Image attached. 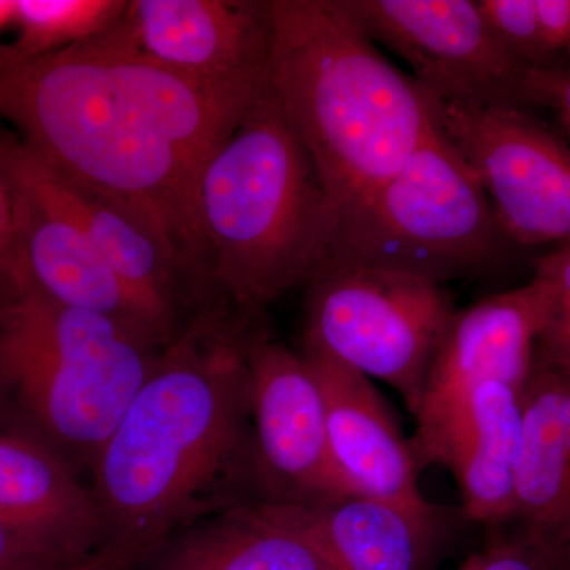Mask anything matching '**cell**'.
<instances>
[{
  "instance_id": "obj_1",
  "label": "cell",
  "mask_w": 570,
  "mask_h": 570,
  "mask_svg": "<svg viewBox=\"0 0 570 570\" xmlns=\"http://www.w3.org/2000/svg\"><path fill=\"white\" fill-rule=\"evenodd\" d=\"M265 85L190 80L134 50L115 24L47 55L0 45V119L56 174L156 228L198 287V178Z\"/></svg>"
},
{
  "instance_id": "obj_2",
  "label": "cell",
  "mask_w": 570,
  "mask_h": 570,
  "mask_svg": "<svg viewBox=\"0 0 570 570\" xmlns=\"http://www.w3.org/2000/svg\"><path fill=\"white\" fill-rule=\"evenodd\" d=\"M247 322L217 307L190 318L89 464L104 551L126 568L223 502L247 466L258 469Z\"/></svg>"
},
{
  "instance_id": "obj_3",
  "label": "cell",
  "mask_w": 570,
  "mask_h": 570,
  "mask_svg": "<svg viewBox=\"0 0 570 570\" xmlns=\"http://www.w3.org/2000/svg\"><path fill=\"white\" fill-rule=\"evenodd\" d=\"M266 86L316 165L337 220L403 168L431 127L417 82L344 0H269Z\"/></svg>"
},
{
  "instance_id": "obj_4",
  "label": "cell",
  "mask_w": 570,
  "mask_h": 570,
  "mask_svg": "<svg viewBox=\"0 0 570 570\" xmlns=\"http://www.w3.org/2000/svg\"><path fill=\"white\" fill-rule=\"evenodd\" d=\"M195 217L205 283L243 316L309 283L324 264L337 214L268 86L206 159Z\"/></svg>"
},
{
  "instance_id": "obj_5",
  "label": "cell",
  "mask_w": 570,
  "mask_h": 570,
  "mask_svg": "<svg viewBox=\"0 0 570 570\" xmlns=\"http://www.w3.org/2000/svg\"><path fill=\"white\" fill-rule=\"evenodd\" d=\"M509 242L479 179L431 122L403 168L337 220L325 262L444 285L491 268Z\"/></svg>"
},
{
  "instance_id": "obj_6",
  "label": "cell",
  "mask_w": 570,
  "mask_h": 570,
  "mask_svg": "<svg viewBox=\"0 0 570 570\" xmlns=\"http://www.w3.org/2000/svg\"><path fill=\"white\" fill-rule=\"evenodd\" d=\"M306 285L303 347L392 385L415 414L456 313L444 285L336 262H325Z\"/></svg>"
},
{
  "instance_id": "obj_7",
  "label": "cell",
  "mask_w": 570,
  "mask_h": 570,
  "mask_svg": "<svg viewBox=\"0 0 570 570\" xmlns=\"http://www.w3.org/2000/svg\"><path fill=\"white\" fill-rule=\"evenodd\" d=\"M423 96L431 122L479 179L510 242L570 243L568 141L524 108Z\"/></svg>"
},
{
  "instance_id": "obj_8",
  "label": "cell",
  "mask_w": 570,
  "mask_h": 570,
  "mask_svg": "<svg viewBox=\"0 0 570 570\" xmlns=\"http://www.w3.org/2000/svg\"><path fill=\"white\" fill-rule=\"evenodd\" d=\"M360 28L411 67L423 92L450 102L521 108L528 67L491 32L478 0H344Z\"/></svg>"
},
{
  "instance_id": "obj_9",
  "label": "cell",
  "mask_w": 570,
  "mask_h": 570,
  "mask_svg": "<svg viewBox=\"0 0 570 570\" xmlns=\"http://www.w3.org/2000/svg\"><path fill=\"white\" fill-rule=\"evenodd\" d=\"M163 348L0 347V385L52 444L91 464Z\"/></svg>"
},
{
  "instance_id": "obj_10",
  "label": "cell",
  "mask_w": 570,
  "mask_h": 570,
  "mask_svg": "<svg viewBox=\"0 0 570 570\" xmlns=\"http://www.w3.org/2000/svg\"><path fill=\"white\" fill-rule=\"evenodd\" d=\"M247 366L258 471L272 489L264 501L352 497L330 453L324 396L305 355L253 330Z\"/></svg>"
},
{
  "instance_id": "obj_11",
  "label": "cell",
  "mask_w": 570,
  "mask_h": 570,
  "mask_svg": "<svg viewBox=\"0 0 570 570\" xmlns=\"http://www.w3.org/2000/svg\"><path fill=\"white\" fill-rule=\"evenodd\" d=\"M115 29L165 69L219 88L265 85L269 0H132Z\"/></svg>"
},
{
  "instance_id": "obj_12",
  "label": "cell",
  "mask_w": 570,
  "mask_h": 570,
  "mask_svg": "<svg viewBox=\"0 0 570 570\" xmlns=\"http://www.w3.org/2000/svg\"><path fill=\"white\" fill-rule=\"evenodd\" d=\"M415 419L411 445L419 468L449 469L466 519L509 527L515 510L523 390L501 381L480 382Z\"/></svg>"
},
{
  "instance_id": "obj_13",
  "label": "cell",
  "mask_w": 570,
  "mask_h": 570,
  "mask_svg": "<svg viewBox=\"0 0 570 570\" xmlns=\"http://www.w3.org/2000/svg\"><path fill=\"white\" fill-rule=\"evenodd\" d=\"M2 148L14 198L13 236L6 254L10 268L55 302L104 314L167 346L88 236L22 167L11 135H2Z\"/></svg>"
},
{
  "instance_id": "obj_14",
  "label": "cell",
  "mask_w": 570,
  "mask_h": 570,
  "mask_svg": "<svg viewBox=\"0 0 570 570\" xmlns=\"http://www.w3.org/2000/svg\"><path fill=\"white\" fill-rule=\"evenodd\" d=\"M13 145L22 167L78 224L170 344L184 330L179 311L186 285L197 287L174 247L126 206L56 174L17 137Z\"/></svg>"
},
{
  "instance_id": "obj_15",
  "label": "cell",
  "mask_w": 570,
  "mask_h": 570,
  "mask_svg": "<svg viewBox=\"0 0 570 570\" xmlns=\"http://www.w3.org/2000/svg\"><path fill=\"white\" fill-rule=\"evenodd\" d=\"M325 404L333 463L352 494L428 505L419 464L384 397L365 374L332 356L303 347Z\"/></svg>"
},
{
  "instance_id": "obj_16",
  "label": "cell",
  "mask_w": 570,
  "mask_h": 570,
  "mask_svg": "<svg viewBox=\"0 0 570 570\" xmlns=\"http://www.w3.org/2000/svg\"><path fill=\"white\" fill-rule=\"evenodd\" d=\"M302 532L333 570H428L442 512L363 494L316 501H262Z\"/></svg>"
},
{
  "instance_id": "obj_17",
  "label": "cell",
  "mask_w": 570,
  "mask_h": 570,
  "mask_svg": "<svg viewBox=\"0 0 570 570\" xmlns=\"http://www.w3.org/2000/svg\"><path fill=\"white\" fill-rule=\"evenodd\" d=\"M543 314L546 288L538 276L456 311L434 356L415 417L480 382L501 381L524 390L534 370Z\"/></svg>"
},
{
  "instance_id": "obj_18",
  "label": "cell",
  "mask_w": 570,
  "mask_h": 570,
  "mask_svg": "<svg viewBox=\"0 0 570 570\" xmlns=\"http://www.w3.org/2000/svg\"><path fill=\"white\" fill-rule=\"evenodd\" d=\"M515 531L570 570V374L535 360L523 390Z\"/></svg>"
},
{
  "instance_id": "obj_19",
  "label": "cell",
  "mask_w": 570,
  "mask_h": 570,
  "mask_svg": "<svg viewBox=\"0 0 570 570\" xmlns=\"http://www.w3.org/2000/svg\"><path fill=\"white\" fill-rule=\"evenodd\" d=\"M0 517L80 560L104 550V523L92 491L39 439L0 433Z\"/></svg>"
},
{
  "instance_id": "obj_20",
  "label": "cell",
  "mask_w": 570,
  "mask_h": 570,
  "mask_svg": "<svg viewBox=\"0 0 570 570\" xmlns=\"http://www.w3.org/2000/svg\"><path fill=\"white\" fill-rule=\"evenodd\" d=\"M157 570H333L298 530L264 502L234 505L186 532Z\"/></svg>"
},
{
  "instance_id": "obj_21",
  "label": "cell",
  "mask_w": 570,
  "mask_h": 570,
  "mask_svg": "<svg viewBox=\"0 0 570 570\" xmlns=\"http://www.w3.org/2000/svg\"><path fill=\"white\" fill-rule=\"evenodd\" d=\"M124 0H14V48L47 55L99 36L126 10Z\"/></svg>"
},
{
  "instance_id": "obj_22",
  "label": "cell",
  "mask_w": 570,
  "mask_h": 570,
  "mask_svg": "<svg viewBox=\"0 0 570 570\" xmlns=\"http://www.w3.org/2000/svg\"><path fill=\"white\" fill-rule=\"evenodd\" d=\"M534 276L546 288L535 360L570 374V243L540 258Z\"/></svg>"
},
{
  "instance_id": "obj_23",
  "label": "cell",
  "mask_w": 570,
  "mask_h": 570,
  "mask_svg": "<svg viewBox=\"0 0 570 570\" xmlns=\"http://www.w3.org/2000/svg\"><path fill=\"white\" fill-rule=\"evenodd\" d=\"M491 32L528 69L551 67L543 47L535 0H478Z\"/></svg>"
},
{
  "instance_id": "obj_24",
  "label": "cell",
  "mask_w": 570,
  "mask_h": 570,
  "mask_svg": "<svg viewBox=\"0 0 570 570\" xmlns=\"http://www.w3.org/2000/svg\"><path fill=\"white\" fill-rule=\"evenodd\" d=\"M82 560L0 517V570H56Z\"/></svg>"
},
{
  "instance_id": "obj_25",
  "label": "cell",
  "mask_w": 570,
  "mask_h": 570,
  "mask_svg": "<svg viewBox=\"0 0 570 570\" xmlns=\"http://www.w3.org/2000/svg\"><path fill=\"white\" fill-rule=\"evenodd\" d=\"M456 570H569L554 554L534 540L513 530L499 534L482 551L472 554Z\"/></svg>"
},
{
  "instance_id": "obj_26",
  "label": "cell",
  "mask_w": 570,
  "mask_h": 570,
  "mask_svg": "<svg viewBox=\"0 0 570 570\" xmlns=\"http://www.w3.org/2000/svg\"><path fill=\"white\" fill-rule=\"evenodd\" d=\"M527 107L549 108L570 138V66L528 71L521 89V108Z\"/></svg>"
},
{
  "instance_id": "obj_27",
  "label": "cell",
  "mask_w": 570,
  "mask_h": 570,
  "mask_svg": "<svg viewBox=\"0 0 570 570\" xmlns=\"http://www.w3.org/2000/svg\"><path fill=\"white\" fill-rule=\"evenodd\" d=\"M535 6L547 55L570 59V0H535Z\"/></svg>"
},
{
  "instance_id": "obj_28",
  "label": "cell",
  "mask_w": 570,
  "mask_h": 570,
  "mask_svg": "<svg viewBox=\"0 0 570 570\" xmlns=\"http://www.w3.org/2000/svg\"><path fill=\"white\" fill-rule=\"evenodd\" d=\"M14 225L13 186L6 156H3L2 135H0V261L9 250Z\"/></svg>"
},
{
  "instance_id": "obj_29",
  "label": "cell",
  "mask_w": 570,
  "mask_h": 570,
  "mask_svg": "<svg viewBox=\"0 0 570 570\" xmlns=\"http://www.w3.org/2000/svg\"><path fill=\"white\" fill-rule=\"evenodd\" d=\"M122 561L119 560L115 554L108 553V551H97L92 557L86 558L77 564L69 566V568L56 569V570H122Z\"/></svg>"
},
{
  "instance_id": "obj_30",
  "label": "cell",
  "mask_w": 570,
  "mask_h": 570,
  "mask_svg": "<svg viewBox=\"0 0 570 570\" xmlns=\"http://www.w3.org/2000/svg\"><path fill=\"white\" fill-rule=\"evenodd\" d=\"M14 24V0H0V31Z\"/></svg>"
}]
</instances>
